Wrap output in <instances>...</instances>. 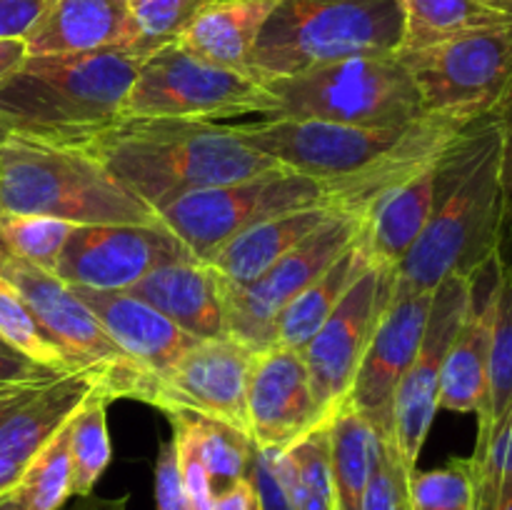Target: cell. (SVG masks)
<instances>
[{"label": "cell", "mask_w": 512, "mask_h": 510, "mask_svg": "<svg viewBox=\"0 0 512 510\" xmlns=\"http://www.w3.org/2000/svg\"><path fill=\"white\" fill-rule=\"evenodd\" d=\"M465 128L468 125L435 115L400 128L295 118H263L238 125L253 148L293 173L323 180L330 203L360 218L380 195L438 163Z\"/></svg>", "instance_id": "1"}, {"label": "cell", "mask_w": 512, "mask_h": 510, "mask_svg": "<svg viewBox=\"0 0 512 510\" xmlns=\"http://www.w3.org/2000/svg\"><path fill=\"white\" fill-rule=\"evenodd\" d=\"M508 208L500 178V123L493 113L468 125L438 160L433 213L395 268V288L433 293L448 275H473L498 253Z\"/></svg>", "instance_id": "2"}, {"label": "cell", "mask_w": 512, "mask_h": 510, "mask_svg": "<svg viewBox=\"0 0 512 510\" xmlns=\"http://www.w3.org/2000/svg\"><path fill=\"white\" fill-rule=\"evenodd\" d=\"M143 55L125 45L73 55H28L0 83V125L10 138L88 150L123 120Z\"/></svg>", "instance_id": "3"}, {"label": "cell", "mask_w": 512, "mask_h": 510, "mask_svg": "<svg viewBox=\"0 0 512 510\" xmlns=\"http://www.w3.org/2000/svg\"><path fill=\"white\" fill-rule=\"evenodd\" d=\"M85 153L155 213L180 195L283 168L238 125L190 118H123Z\"/></svg>", "instance_id": "4"}, {"label": "cell", "mask_w": 512, "mask_h": 510, "mask_svg": "<svg viewBox=\"0 0 512 510\" xmlns=\"http://www.w3.org/2000/svg\"><path fill=\"white\" fill-rule=\"evenodd\" d=\"M403 38L398 0H278L253 48L260 83L363 55H395Z\"/></svg>", "instance_id": "5"}, {"label": "cell", "mask_w": 512, "mask_h": 510, "mask_svg": "<svg viewBox=\"0 0 512 510\" xmlns=\"http://www.w3.org/2000/svg\"><path fill=\"white\" fill-rule=\"evenodd\" d=\"M0 213L45 215L73 225H155V210L85 150L10 138L0 155Z\"/></svg>", "instance_id": "6"}, {"label": "cell", "mask_w": 512, "mask_h": 510, "mask_svg": "<svg viewBox=\"0 0 512 510\" xmlns=\"http://www.w3.org/2000/svg\"><path fill=\"white\" fill-rule=\"evenodd\" d=\"M275 118L328 120L363 128H400L425 118L418 88L398 55H363L265 80Z\"/></svg>", "instance_id": "7"}, {"label": "cell", "mask_w": 512, "mask_h": 510, "mask_svg": "<svg viewBox=\"0 0 512 510\" xmlns=\"http://www.w3.org/2000/svg\"><path fill=\"white\" fill-rule=\"evenodd\" d=\"M395 55L413 78L425 115L450 123L488 118L512 90V23Z\"/></svg>", "instance_id": "8"}, {"label": "cell", "mask_w": 512, "mask_h": 510, "mask_svg": "<svg viewBox=\"0 0 512 510\" xmlns=\"http://www.w3.org/2000/svg\"><path fill=\"white\" fill-rule=\"evenodd\" d=\"M313 205H333L323 180L273 168L238 183L180 195L155 215L195 260L208 263L228 240L250 225Z\"/></svg>", "instance_id": "9"}, {"label": "cell", "mask_w": 512, "mask_h": 510, "mask_svg": "<svg viewBox=\"0 0 512 510\" xmlns=\"http://www.w3.org/2000/svg\"><path fill=\"white\" fill-rule=\"evenodd\" d=\"M278 100L258 78L218 68L168 43L140 63L123 118H275Z\"/></svg>", "instance_id": "10"}, {"label": "cell", "mask_w": 512, "mask_h": 510, "mask_svg": "<svg viewBox=\"0 0 512 510\" xmlns=\"http://www.w3.org/2000/svg\"><path fill=\"white\" fill-rule=\"evenodd\" d=\"M0 278L8 280L40 328L58 345L75 370H85L98 380V388L113 403L118 398L143 400L148 378L125 358L108 338L88 305L58 275L40 270L25 260L0 250Z\"/></svg>", "instance_id": "11"}, {"label": "cell", "mask_w": 512, "mask_h": 510, "mask_svg": "<svg viewBox=\"0 0 512 510\" xmlns=\"http://www.w3.org/2000/svg\"><path fill=\"white\" fill-rule=\"evenodd\" d=\"M363 228L365 218L340 213L270 265L253 283H225L230 338L248 345L253 353L273 348L280 313L363 235Z\"/></svg>", "instance_id": "12"}, {"label": "cell", "mask_w": 512, "mask_h": 510, "mask_svg": "<svg viewBox=\"0 0 512 510\" xmlns=\"http://www.w3.org/2000/svg\"><path fill=\"white\" fill-rule=\"evenodd\" d=\"M395 290V268L370 263L368 270L348 288L333 313L303 350L313 395L325 420L348 403L370 338L388 308Z\"/></svg>", "instance_id": "13"}, {"label": "cell", "mask_w": 512, "mask_h": 510, "mask_svg": "<svg viewBox=\"0 0 512 510\" xmlns=\"http://www.w3.org/2000/svg\"><path fill=\"white\" fill-rule=\"evenodd\" d=\"M253 360V350L230 335L198 338L168 373L148 385L143 403L165 415L175 410L208 415L250 435L248 378Z\"/></svg>", "instance_id": "14"}, {"label": "cell", "mask_w": 512, "mask_h": 510, "mask_svg": "<svg viewBox=\"0 0 512 510\" xmlns=\"http://www.w3.org/2000/svg\"><path fill=\"white\" fill-rule=\"evenodd\" d=\"M470 300V275H448L433 290L428 325L413 365L405 373L393 400L390 443L403 468H418V458L440 410V378L450 343L458 333Z\"/></svg>", "instance_id": "15"}, {"label": "cell", "mask_w": 512, "mask_h": 510, "mask_svg": "<svg viewBox=\"0 0 512 510\" xmlns=\"http://www.w3.org/2000/svg\"><path fill=\"white\" fill-rule=\"evenodd\" d=\"M188 258L193 255L163 223L75 225L55 275L70 288L130 290L150 270Z\"/></svg>", "instance_id": "16"}, {"label": "cell", "mask_w": 512, "mask_h": 510, "mask_svg": "<svg viewBox=\"0 0 512 510\" xmlns=\"http://www.w3.org/2000/svg\"><path fill=\"white\" fill-rule=\"evenodd\" d=\"M430 305L433 293H405L395 288L355 373L345 405L358 410L383 438H390L395 393L423 343Z\"/></svg>", "instance_id": "17"}, {"label": "cell", "mask_w": 512, "mask_h": 510, "mask_svg": "<svg viewBox=\"0 0 512 510\" xmlns=\"http://www.w3.org/2000/svg\"><path fill=\"white\" fill-rule=\"evenodd\" d=\"M328 423L313 395L303 353L280 345L255 353L248 378V428L258 448L288 450Z\"/></svg>", "instance_id": "18"}, {"label": "cell", "mask_w": 512, "mask_h": 510, "mask_svg": "<svg viewBox=\"0 0 512 510\" xmlns=\"http://www.w3.org/2000/svg\"><path fill=\"white\" fill-rule=\"evenodd\" d=\"M73 290L98 318L120 353L148 378V385L168 373L175 360L198 340L130 290Z\"/></svg>", "instance_id": "19"}, {"label": "cell", "mask_w": 512, "mask_h": 510, "mask_svg": "<svg viewBox=\"0 0 512 510\" xmlns=\"http://www.w3.org/2000/svg\"><path fill=\"white\" fill-rule=\"evenodd\" d=\"M498 275V253L470 275L468 310L450 343L443 378H440V410L478 415L483 408L488 393Z\"/></svg>", "instance_id": "20"}, {"label": "cell", "mask_w": 512, "mask_h": 510, "mask_svg": "<svg viewBox=\"0 0 512 510\" xmlns=\"http://www.w3.org/2000/svg\"><path fill=\"white\" fill-rule=\"evenodd\" d=\"M98 388L85 370H68L45 383L0 398V458L28 465L30 458L73 420Z\"/></svg>", "instance_id": "21"}, {"label": "cell", "mask_w": 512, "mask_h": 510, "mask_svg": "<svg viewBox=\"0 0 512 510\" xmlns=\"http://www.w3.org/2000/svg\"><path fill=\"white\" fill-rule=\"evenodd\" d=\"M130 293L168 315L193 338L228 335L225 280L203 260H175L150 270Z\"/></svg>", "instance_id": "22"}, {"label": "cell", "mask_w": 512, "mask_h": 510, "mask_svg": "<svg viewBox=\"0 0 512 510\" xmlns=\"http://www.w3.org/2000/svg\"><path fill=\"white\" fill-rule=\"evenodd\" d=\"M123 0H48L25 33L28 55H73L128 43Z\"/></svg>", "instance_id": "23"}, {"label": "cell", "mask_w": 512, "mask_h": 510, "mask_svg": "<svg viewBox=\"0 0 512 510\" xmlns=\"http://www.w3.org/2000/svg\"><path fill=\"white\" fill-rule=\"evenodd\" d=\"M340 213L335 205H313L275 215L228 240L208 263L228 285H248Z\"/></svg>", "instance_id": "24"}, {"label": "cell", "mask_w": 512, "mask_h": 510, "mask_svg": "<svg viewBox=\"0 0 512 510\" xmlns=\"http://www.w3.org/2000/svg\"><path fill=\"white\" fill-rule=\"evenodd\" d=\"M275 5L278 0H213L190 20L175 43L205 63L253 75L255 40Z\"/></svg>", "instance_id": "25"}, {"label": "cell", "mask_w": 512, "mask_h": 510, "mask_svg": "<svg viewBox=\"0 0 512 510\" xmlns=\"http://www.w3.org/2000/svg\"><path fill=\"white\" fill-rule=\"evenodd\" d=\"M435 168L438 163L428 165L370 205L365 213L363 243L373 263L398 268L420 238L433 213Z\"/></svg>", "instance_id": "26"}, {"label": "cell", "mask_w": 512, "mask_h": 510, "mask_svg": "<svg viewBox=\"0 0 512 510\" xmlns=\"http://www.w3.org/2000/svg\"><path fill=\"white\" fill-rule=\"evenodd\" d=\"M373 263L365 250L363 235L320 275L318 280L308 285L288 308L280 313L278 323H275V343L280 348H290L303 353L305 345L313 340V335L318 333L320 325L328 320V315L333 313L335 305L340 303L345 293H348L350 285L360 278V275L368 270V265Z\"/></svg>", "instance_id": "27"}, {"label": "cell", "mask_w": 512, "mask_h": 510, "mask_svg": "<svg viewBox=\"0 0 512 510\" xmlns=\"http://www.w3.org/2000/svg\"><path fill=\"white\" fill-rule=\"evenodd\" d=\"M510 210V208H508ZM498 298H495L493 345H490L488 393L478 413V440L473 453H480L493 440L512 410V223L505 220V233L498 248Z\"/></svg>", "instance_id": "28"}, {"label": "cell", "mask_w": 512, "mask_h": 510, "mask_svg": "<svg viewBox=\"0 0 512 510\" xmlns=\"http://www.w3.org/2000/svg\"><path fill=\"white\" fill-rule=\"evenodd\" d=\"M378 430L350 405L330 420V475L335 510H363L365 490L380 455Z\"/></svg>", "instance_id": "29"}, {"label": "cell", "mask_w": 512, "mask_h": 510, "mask_svg": "<svg viewBox=\"0 0 512 510\" xmlns=\"http://www.w3.org/2000/svg\"><path fill=\"white\" fill-rule=\"evenodd\" d=\"M403 38L395 53H410L443 40L512 23V13L490 0H398Z\"/></svg>", "instance_id": "30"}, {"label": "cell", "mask_w": 512, "mask_h": 510, "mask_svg": "<svg viewBox=\"0 0 512 510\" xmlns=\"http://www.w3.org/2000/svg\"><path fill=\"white\" fill-rule=\"evenodd\" d=\"M173 428H180L193 443L195 453L203 460L215 493L248 478L250 458L255 443L250 435L240 433L233 425H225L208 415L175 410L168 413Z\"/></svg>", "instance_id": "31"}, {"label": "cell", "mask_w": 512, "mask_h": 510, "mask_svg": "<svg viewBox=\"0 0 512 510\" xmlns=\"http://www.w3.org/2000/svg\"><path fill=\"white\" fill-rule=\"evenodd\" d=\"M293 510H335L330 475V423L300 438L288 450H275Z\"/></svg>", "instance_id": "32"}, {"label": "cell", "mask_w": 512, "mask_h": 510, "mask_svg": "<svg viewBox=\"0 0 512 510\" xmlns=\"http://www.w3.org/2000/svg\"><path fill=\"white\" fill-rule=\"evenodd\" d=\"M108 403L95 390L70 420V463H73V495L88 498L113 460L108 433Z\"/></svg>", "instance_id": "33"}, {"label": "cell", "mask_w": 512, "mask_h": 510, "mask_svg": "<svg viewBox=\"0 0 512 510\" xmlns=\"http://www.w3.org/2000/svg\"><path fill=\"white\" fill-rule=\"evenodd\" d=\"M25 510H60L73 495L70 423L63 425L25 465L18 488Z\"/></svg>", "instance_id": "34"}, {"label": "cell", "mask_w": 512, "mask_h": 510, "mask_svg": "<svg viewBox=\"0 0 512 510\" xmlns=\"http://www.w3.org/2000/svg\"><path fill=\"white\" fill-rule=\"evenodd\" d=\"M75 225L45 215L0 213V250L55 275L60 253Z\"/></svg>", "instance_id": "35"}, {"label": "cell", "mask_w": 512, "mask_h": 510, "mask_svg": "<svg viewBox=\"0 0 512 510\" xmlns=\"http://www.w3.org/2000/svg\"><path fill=\"white\" fill-rule=\"evenodd\" d=\"M213 0H133L128 3V43L125 48L148 58L163 45L175 43L190 20Z\"/></svg>", "instance_id": "36"}, {"label": "cell", "mask_w": 512, "mask_h": 510, "mask_svg": "<svg viewBox=\"0 0 512 510\" xmlns=\"http://www.w3.org/2000/svg\"><path fill=\"white\" fill-rule=\"evenodd\" d=\"M0 340L8 343L13 350H18L20 355L33 360V363L55 370V373L75 370L65 360V355L60 353L58 345L40 328V323L30 313L18 290L5 278H0Z\"/></svg>", "instance_id": "37"}, {"label": "cell", "mask_w": 512, "mask_h": 510, "mask_svg": "<svg viewBox=\"0 0 512 510\" xmlns=\"http://www.w3.org/2000/svg\"><path fill=\"white\" fill-rule=\"evenodd\" d=\"M413 510H473L475 468L470 458H453L435 470L408 473Z\"/></svg>", "instance_id": "38"}, {"label": "cell", "mask_w": 512, "mask_h": 510, "mask_svg": "<svg viewBox=\"0 0 512 510\" xmlns=\"http://www.w3.org/2000/svg\"><path fill=\"white\" fill-rule=\"evenodd\" d=\"M475 468L473 510H493L500 490L512 485V410L480 453L470 455Z\"/></svg>", "instance_id": "39"}, {"label": "cell", "mask_w": 512, "mask_h": 510, "mask_svg": "<svg viewBox=\"0 0 512 510\" xmlns=\"http://www.w3.org/2000/svg\"><path fill=\"white\" fill-rule=\"evenodd\" d=\"M405 478H408V470L403 468V463L395 455L393 443L383 438L378 463H375L368 490H365L363 510H398L400 490H403Z\"/></svg>", "instance_id": "40"}, {"label": "cell", "mask_w": 512, "mask_h": 510, "mask_svg": "<svg viewBox=\"0 0 512 510\" xmlns=\"http://www.w3.org/2000/svg\"><path fill=\"white\" fill-rule=\"evenodd\" d=\"M248 480L253 485L260 510H293V500H290L285 480L280 475L275 450H263L255 445L253 458H250Z\"/></svg>", "instance_id": "41"}, {"label": "cell", "mask_w": 512, "mask_h": 510, "mask_svg": "<svg viewBox=\"0 0 512 510\" xmlns=\"http://www.w3.org/2000/svg\"><path fill=\"white\" fill-rule=\"evenodd\" d=\"M173 443L178 450V465H180V478H183L185 495H188L190 510H210L215 498L213 483H210V475L205 470L203 460L195 453L193 443H190L188 435L180 428H173Z\"/></svg>", "instance_id": "42"}, {"label": "cell", "mask_w": 512, "mask_h": 510, "mask_svg": "<svg viewBox=\"0 0 512 510\" xmlns=\"http://www.w3.org/2000/svg\"><path fill=\"white\" fill-rule=\"evenodd\" d=\"M155 503L158 510H190L173 438L160 445L158 463H155Z\"/></svg>", "instance_id": "43"}, {"label": "cell", "mask_w": 512, "mask_h": 510, "mask_svg": "<svg viewBox=\"0 0 512 510\" xmlns=\"http://www.w3.org/2000/svg\"><path fill=\"white\" fill-rule=\"evenodd\" d=\"M55 375L60 373L33 363V360L20 355L18 350H13L8 343L0 340V398L15 393V390L45 383V380L55 378Z\"/></svg>", "instance_id": "44"}, {"label": "cell", "mask_w": 512, "mask_h": 510, "mask_svg": "<svg viewBox=\"0 0 512 510\" xmlns=\"http://www.w3.org/2000/svg\"><path fill=\"white\" fill-rule=\"evenodd\" d=\"M48 0H0V38H25Z\"/></svg>", "instance_id": "45"}, {"label": "cell", "mask_w": 512, "mask_h": 510, "mask_svg": "<svg viewBox=\"0 0 512 510\" xmlns=\"http://www.w3.org/2000/svg\"><path fill=\"white\" fill-rule=\"evenodd\" d=\"M500 123V178H503V188L512 200V90L508 98L503 100L498 110Z\"/></svg>", "instance_id": "46"}, {"label": "cell", "mask_w": 512, "mask_h": 510, "mask_svg": "<svg viewBox=\"0 0 512 510\" xmlns=\"http://www.w3.org/2000/svg\"><path fill=\"white\" fill-rule=\"evenodd\" d=\"M253 500H255L253 485H250V480L245 478L240 480V483L215 493L210 510H250Z\"/></svg>", "instance_id": "47"}, {"label": "cell", "mask_w": 512, "mask_h": 510, "mask_svg": "<svg viewBox=\"0 0 512 510\" xmlns=\"http://www.w3.org/2000/svg\"><path fill=\"white\" fill-rule=\"evenodd\" d=\"M28 58L23 38H0V83L15 73Z\"/></svg>", "instance_id": "48"}, {"label": "cell", "mask_w": 512, "mask_h": 510, "mask_svg": "<svg viewBox=\"0 0 512 510\" xmlns=\"http://www.w3.org/2000/svg\"><path fill=\"white\" fill-rule=\"evenodd\" d=\"M23 470L25 465L13 463L8 458H0V498L18 488L20 478H23Z\"/></svg>", "instance_id": "49"}, {"label": "cell", "mask_w": 512, "mask_h": 510, "mask_svg": "<svg viewBox=\"0 0 512 510\" xmlns=\"http://www.w3.org/2000/svg\"><path fill=\"white\" fill-rule=\"evenodd\" d=\"M125 505H128V495L118 500H95V503H90L83 510H125Z\"/></svg>", "instance_id": "50"}, {"label": "cell", "mask_w": 512, "mask_h": 510, "mask_svg": "<svg viewBox=\"0 0 512 510\" xmlns=\"http://www.w3.org/2000/svg\"><path fill=\"white\" fill-rule=\"evenodd\" d=\"M0 510H25V508H23V503H20L18 493L13 490V493H8L0 498Z\"/></svg>", "instance_id": "51"}, {"label": "cell", "mask_w": 512, "mask_h": 510, "mask_svg": "<svg viewBox=\"0 0 512 510\" xmlns=\"http://www.w3.org/2000/svg\"><path fill=\"white\" fill-rule=\"evenodd\" d=\"M493 510H512V485L510 488L500 490V498H498V503H495Z\"/></svg>", "instance_id": "52"}, {"label": "cell", "mask_w": 512, "mask_h": 510, "mask_svg": "<svg viewBox=\"0 0 512 510\" xmlns=\"http://www.w3.org/2000/svg\"><path fill=\"white\" fill-rule=\"evenodd\" d=\"M398 510H413V508H410V495H408V478H405V485H403V490H400Z\"/></svg>", "instance_id": "53"}, {"label": "cell", "mask_w": 512, "mask_h": 510, "mask_svg": "<svg viewBox=\"0 0 512 510\" xmlns=\"http://www.w3.org/2000/svg\"><path fill=\"white\" fill-rule=\"evenodd\" d=\"M8 140H10V133L3 128V125H0V145H5V143H8Z\"/></svg>", "instance_id": "54"}, {"label": "cell", "mask_w": 512, "mask_h": 510, "mask_svg": "<svg viewBox=\"0 0 512 510\" xmlns=\"http://www.w3.org/2000/svg\"><path fill=\"white\" fill-rule=\"evenodd\" d=\"M503 5H505V10H510L512 13V0H503Z\"/></svg>", "instance_id": "55"}, {"label": "cell", "mask_w": 512, "mask_h": 510, "mask_svg": "<svg viewBox=\"0 0 512 510\" xmlns=\"http://www.w3.org/2000/svg\"><path fill=\"white\" fill-rule=\"evenodd\" d=\"M490 3H495V5H500V8H505V5H503V0H490ZM508 13H510V10H508Z\"/></svg>", "instance_id": "56"}, {"label": "cell", "mask_w": 512, "mask_h": 510, "mask_svg": "<svg viewBox=\"0 0 512 510\" xmlns=\"http://www.w3.org/2000/svg\"><path fill=\"white\" fill-rule=\"evenodd\" d=\"M250 510H260V505H258V500H253V505H250Z\"/></svg>", "instance_id": "57"}, {"label": "cell", "mask_w": 512, "mask_h": 510, "mask_svg": "<svg viewBox=\"0 0 512 510\" xmlns=\"http://www.w3.org/2000/svg\"><path fill=\"white\" fill-rule=\"evenodd\" d=\"M508 218H510V223H512V200H510V210H508Z\"/></svg>", "instance_id": "58"}, {"label": "cell", "mask_w": 512, "mask_h": 510, "mask_svg": "<svg viewBox=\"0 0 512 510\" xmlns=\"http://www.w3.org/2000/svg\"><path fill=\"white\" fill-rule=\"evenodd\" d=\"M123 3H125V5H128V3H133V0H123Z\"/></svg>", "instance_id": "59"}, {"label": "cell", "mask_w": 512, "mask_h": 510, "mask_svg": "<svg viewBox=\"0 0 512 510\" xmlns=\"http://www.w3.org/2000/svg\"><path fill=\"white\" fill-rule=\"evenodd\" d=\"M0 155H3V145H0Z\"/></svg>", "instance_id": "60"}]
</instances>
